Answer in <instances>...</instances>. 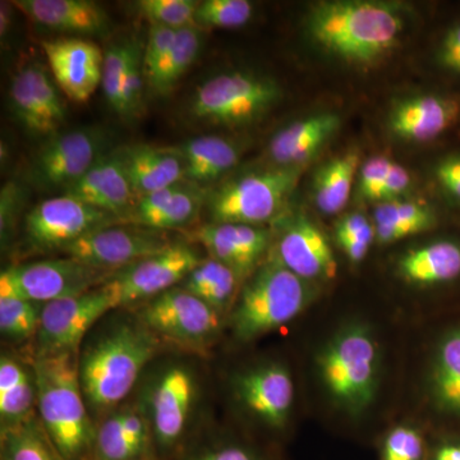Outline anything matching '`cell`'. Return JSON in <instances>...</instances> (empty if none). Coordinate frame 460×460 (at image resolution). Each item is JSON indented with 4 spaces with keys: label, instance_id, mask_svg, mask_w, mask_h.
Returning <instances> with one entry per match:
<instances>
[{
    "label": "cell",
    "instance_id": "7a4b0ae2",
    "mask_svg": "<svg viewBox=\"0 0 460 460\" xmlns=\"http://www.w3.org/2000/svg\"><path fill=\"white\" fill-rule=\"evenodd\" d=\"M78 359V352H68L35 357L32 363L39 420L63 460H91L95 444Z\"/></svg>",
    "mask_w": 460,
    "mask_h": 460
},
{
    "label": "cell",
    "instance_id": "ee69618b",
    "mask_svg": "<svg viewBox=\"0 0 460 460\" xmlns=\"http://www.w3.org/2000/svg\"><path fill=\"white\" fill-rule=\"evenodd\" d=\"M174 460H270L261 450L250 445L226 441L186 449Z\"/></svg>",
    "mask_w": 460,
    "mask_h": 460
},
{
    "label": "cell",
    "instance_id": "7402d4cb",
    "mask_svg": "<svg viewBox=\"0 0 460 460\" xmlns=\"http://www.w3.org/2000/svg\"><path fill=\"white\" fill-rule=\"evenodd\" d=\"M13 5L33 22L56 31L93 35L109 30L107 12L91 0H16Z\"/></svg>",
    "mask_w": 460,
    "mask_h": 460
},
{
    "label": "cell",
    "instance_id": "44dd1931",
    "mask_svg": "<svg viewBox=\"0 0 460 460\" xmlns=\"http://www.w3.org/2000/svg\"><path fill=\"white\" fill-rule=\"evenodd\" d=\"M458 102L422 95L402 100L389 115L390 131L401 140L428 142L438 137L458 119Z\"/></svg>",
    "mask_w": 460,
    "mask_h": 460
},
{
    "label": "cell",
    "instance_id": "5bb4252c",
    "mask_svg": "<svg viewBox=\"0 0 460 460\" xmlns=\"http://www.w3.org/2000/svg\"><path fill=\"white\" fill-rule=\"evenodd\" d=\"M114 217L80 199L62 195L36 205L26 217L25 232L35 247L63 250L87 233L109 226Z\"/></svg>",
    "mask_w": 460,
    "mask_h": 460
},
{
    "label": "cell",
    "instance_id": "60d3db41",
    "mask_svg": "<svg viewBox=\"0 0 460 460\" xmlns=\"http://www.w3.org/2000/svg\"><path fill=\"white\" fill-rule=\"evenodd\" d=\"M202 196L198 186L195 189L181 184L172 196L164 211L157 217L151 229L165 232V230L181 229L190 226L198 217L201 208Z\"/></svg>",
    "mask_w": 460,
    "mask_h": 460
},
{
    "label": "cell",
    "instance_id": "816d5d0a",
    "mask_svg": "<svg viewBox=\"0 0 460 460\" xmlns=\"http://www.w3.org/2000/svg\"><path fill=\"white\" fill-rule=\"evenodd\" d=\"M426 460H460V441H440L429 449Z\"/></svg>",
    "mask_w": 460,
    "mask_h": 460
},
{
    "label": "cell",
    "instance_id": "8fae6325",
    "mask_svg": "<svg viewBox=\"0 0 460 460\" xmlns=\"http://www.w3.org/2000/svg\"><path fill=\"white\" fill-rule=\"evenodd\" d=\"M109 277L107 271L90 268L69 257L12 266L0 275V298L45 305L89 292Z\"/></svg>",
    "mask_w": 460,
    "mask_h": 460
},
{
    "label": "cell",
    "instance_id": "8d00e7d4",
    "mask_svg": "<svg viewBox=\"0 0 460 460\" xmlns=\"http://www.w3.org/2000/svg\"><path fill=\"white\" fill-rule=\"evenodd\" d=\"M252 16L253 4L247 0H204L199 2L195 23L199 29H238Z\"/></svg>",
    "mask_w": 460,
    "mask_h": 460
},
{
    "label": "cell",
    "instance_id": "d6a6232c",
    "mask_svg": "<svg viewBox=\"0 0 460 460\" xmlns=\"http://www.w3.org/2000/svg\"><path fill=\"white\" fill-rule=\"evenodd\" d=\"M91 460H156L153 453L133 443L124 431L120 411L102 420L96 428Z\"/></svg>",
    "mask_w": 460,
    "mask_h": 460
},
{
    "label": "cell",
    "instance_id": "f6af8a7d",
    "mask_svg": "<svg viewBox=\"0 0 460 460\" xmlns=\"http://www.w3.org/2000/svg\"><path fill=\"white\" fill-rule=\"evenodd\" d=\"M393 162L387 156L378 155L371 157L363 164L359 172V193L363 199L370 201L380 199L381 190L385 183Z\"/></svg>",
    "mask_w": 460,
    "mask_h": 460
},
{
    "label": "cell",
    "instance_id": "3957f363",
    "mask_svg": "<svg viewBox=\"0 0 460 460\" xmlns=\"http://www.w3.org/2000/svg\"><path fill=\"white\" fill-rule=\"evenodd\" d=\"M159 347L160 339L138 319L118 323L100 335L78 359L86 402L100 411L122 402Z\"/></svg>",
    "mask_w": 460,
    "mask_h": 460
},
{
    "label": "cell",
    "instance_id": "603a6c76",
    "mask_svg": "<svg viewBox=\"0 0 460 460\" xmlns=\"http://www.w3.org/2000/svg\"><path fill=\"white\" fill-rule=\"evenodd\" d=\"M341 118L334 113L311 115L278 132L269 145V156L278 166H301L319 153L338 132Z\"/></svg>",
    "mask_w": 460,
    "mask_h": 460
},
{
    "label": "cell",
    "instance_id": "cb8c5ba5",
    "mask_svg": "<svg viewBox=\"0 0 460 460\" xmlns=\"http://www.w3.org/2000/svg\"><path fill=\"white\" fill-rule=\"evenodd\" d=\"M119 153L136 199L184 181L181 160L166 147L135 145Z\"/></svg>",
    "mask_w": 460,
    "mask_h": 460
},
{
    "label": "cell",
    "instance_id": "ab89813d",
    "mask_svg": "<svg viewBox=\"0 0 460 460\" xmlns=\"http://www.w3.org/2000/svg\"><path fill=\"white\" fill-rule=\"evenodd\" d=\"M428 454L425 436L410 425L390 429L380 447V460H426Z\"/></svg>",
    "mask_w": 460,
    "mask_h": 460
},
{
    "label": "cell",
    "instance_id": "30bf717a",
    "mask_svg": "<svg viewBox=\"0 0 460 460\" xmlns=\"http://www.w3.org/2000/svg\"><path fill=\"white\" fill-rule=\"evenodd\" d=\"M136 319L160 341L198 350L210 344L220 328V314L180 286L145 302Z\"/></svg>",
    "mask_w": 460,
    "mask_h": 460
},
{
    "label": "cell",
    "instance_id": "4dcf8cb0",
    "mask_svg": "<svg viewBox=\"0 0 460 460\" xmlns=\"http://www.w3.org/2000/svg\"><path fill=\"white\" fill-rule=\"evenodd\" d=\"M239 277L232 269L214 259L204 260L180 287L214 308L217 314L229 310L234 301Z\"/></svg>",
    "mask_w": 460,
    "mask_h": 460
},
{
    "label": "cell",
    "instance_id": "ba28073f",
    "mask_svg": "<svg viewBox=\"0 0 460 460\" xmlns=\"http://www.w3.org/2000/svg\"><path fill=\"white\" fill-rule=\"evenodd\" d=\"M198 383L189 366H168L151 384L146 416L153 429L156 460H174L186 447L187 429Z\"/></svg>",
    "mask_w": 460,
    "mask_h": 460
},
{
    "label": "cell",
    "instance_id": "ac0fdd59",
    "mask_svg": "<svg viewBox=\"0 0 460 460\" xmlns=\"http://www.w3.org/2000/svg\"><path fill=\"white\" fill-rule=\"evenodd\" d=\"M277 260L305 281L332 279L338 271L329 239L305 215L295 217L284 228L278 239Z\"/></svg>",
    "mask_w": 460,
    "mask_h": 460
},
{
    "label": "cell",
    "instance_id": "d590c367",
    "mask_svg": "<svg viewBox=\"0 0 460 460\" xmlns=\"http://www.w3.org/2000/svg\"><path fill=\"white\" fill-rule=\"evenodd\" d=\"M40 304L17 298H0V332L13 341H29L40 326Z\"/></svg>",
    "mask_w": 460,
    "mask_h": 460
},
{
    "label": "cell",
    "instance_id": "484cf974",
    "mask_svg": "<svg viewBox=\"0 0 460 460\" xmlns=\"http://www.w3.org/2000/svg\"><path fill=\"white\" fill-rule=\"evenodd\" d=\"M402 279L414 286H436L460 277V244L438 241L408 251L398 262Z\"/></svg>",
    "mask_w": 460,
    "mask_h": 460
},
{
    "label": "cell",
    "instance_id": "c3c4849f",
    "mask_svg": "<svg viewBox=\"0 0 460 460\" xmlns=\"http://www.w3.org/2000/svg\"><path fill=\"white\" fill-rule=\"evenodd\" d=\"M375 238H376V233L374 228L354 237L339 239L337 243L350 261L361 262L367 256Z\"/></svg>",
    "mask_w": 460,
    "mask_h": 460
},
{
    "label": "cell",
    "instance_id": "f5cc1de1",
    "mask_svg": "<svg viewBox=\"0 0 460 460\" xmlns=\"http://www.w3.org/2000/svg\"><path fill=\"white\" fill-rule=\"evenodd\" d=\"M12 25V5L9 3L2 2L0 7V35L4 38L9 32Z\"/></svg>",
    "mask_w": 460,
    "mask_h": 460
},
{
    "label": "cell",
    "instance_id": "f1b7e54d",
    "mask_svg": "<svg viewBox=\"0 0 460 460\" xmlns=\"http://www.w3.org/2000/svg\"><path fill=\"white\" fill-rule=\"evenodd\" d=\"M374 219L375 233L381 244L394 243L411 235L428 232L436 224L431 208L405 199L380 202L375 208Z\"/></svg>",
    "mask_w": 460,
    "mask_h": 460
},
{
    "label": "cell",
    "instance_id": "bcb514c9",
    "mask_svg": "<svg viewBox=\"0 0 460 460\" xmlns=\"http://www.w3.org/2000/svg\"><path fill=\"white\" fill-rule=\"evenodd\" d=\"M411 178L404 166L393 163L389 175L380 193V202L394 201L410 190Z\"/></svg>",
    "mask_w": 460,
    "mask_h": 460
},
{
    "label": "cell",
    "instance_id": "b9f144b4",
    "mask_svg": "<svg viewBox=\"0 0 460 460\" xmlns=\"http://www.w3.org/2000/svg\"><path fill=\"white\" fill-rule=\"evenodd\" d=\"M144 51L137 42H133L131 56L124 72L122 89V117L133 118L140 115L144 108Z\"/></svg>",
    "mask_w": 460,
    "mask_h": 460
},
{
    "label": "cell",
    "instance_id": "1f68e13d",
    "mask_svg": "<svg viewBox=\"0 0 460 460\" xmlns=\"http://www.w3.org/2000/svg\"><path fill=\"white\" fill-rule=\"evenodd\" d=\"M0 460H63L42 429L32 420L16 428L2 429Z\"/></svg>",
    "mask_w": 460,
    "mask_h": 460
},
{
    "label": "cell",
    "instance_id": "7dc6e473",
    "mask_svg": "<svg viewBox=\"0 0 460 460\" xmlns=\"http://www.w3.org/2000/svg\"><path fill=\"white\" fill-rule=\"evenodd\" d=\"M438 59L445 68L460 74V23L445 35Z\"/></svg>",
    "mask_w": 460,
    "mask_h": 460
},
{
    "label": "cell",
    "instance_id": "4fadbf2b",
    "mask_svg": "<svg viewBox=\"0 0 460 460\" xmlns=\"http://www.w3.org/2000/svg\"><path fill=\"white\" fill-rule=\"evenodd\" d=\"M111 310H114L113 302L102 286L45 304L35 337V357L78 352L87 332Z\"/></svg>",
    "mask_w": 460,
    "mask_h": 460
},
{
    "label": "cell",
    "instance_id": "2e32d148",
    "mask_svg": "<svg viewBox=\"0 0 460 460\" xmlns=\"http://www.w3.org/2000/svg\"><path fill=\"white\" fill-rule=\"evenodd\" d=\"M238 401L259 422L271 429H286L295 402V384L280 363H266L235 378Z\"/></svg>",
    "mask_w": 460,
    "mask_h": 460
},
{
    "label": "cell",
    "instance_id": "f35d334b",
    "mask_svg": "<svg viewBox=\"0 0 460 460\" xmlns=\"http://www.w3.org/2000/svg\"><path fill=\"white\" fill-rule=\"evenodd\" d=\"M133 42L111 45L104 53L102 63V90L109 107L122 115V89L124 72L131 56Z\"/></svg>",
    "mask_w": 460,
    "mask_h": 460
},
{
    "label": "cell",
    "instance_id": "836d02e7",
    "mask_svg": "<svg viewBox=\"0 0 460 460\" xmlns=\"http://www.w3.org/2000/svg\"><path fill=\"white\" fill-rule=\"evenodd\" d=\"M201 45L202 33L199 27L190 26L178 30L171 54L153 89L154 93L157 95H168L198 59Z\"/></svg>",
    "mask_w": 460,
    "mask_h": 460
},
{
    "label": "cell",
    "instance_id": "f907efd6",
    "mask_svg": "<svg viewBox=\"0 0 460 460\" xmlns=\"http://www.w3.org/2000/svg\"><path fill=\"white\" fill-rule=\"evenodd\" d=\"M374 228L375 226H372L370 220L365 215H345L335 226V239L339 241V239L354 237V235L362 234V233Z\"/></svg>",
    "mask_w": 460,
    "mask_h": 460
},
{
    "label": "cell",
    "instance_id": "277c9868",
    "mask_svg": "<svg viewBox=\"0 0 460 460\" xmlns=\"http://www.w3.org/2000/svg\"><path fill=\"white\" fill-rule=\"evenodd\" d=\"M316 368L332 401L361 416L376 399L380 381V349L371 329L362 323L339 329L317 353Z\"/></svg>",
    "mask_w": 460,
    "mask_h": 460
},
{
    "label": "cell",
    "instance_id": "7c38bea8",
    "mask_svg": "<svg viewBox=\"0 0 460 460\" xmlns=\"http://www.w3.org/2000/svg\"><path fill=\"white\" fill-rule=\"evenodd\" d=\"M174 244L164 232L142 226H100L63 248L69 259L102 271L122 270Z\"/></svg>",
    "mask_w": 460,
    "mask_h": 460
},
{
    "label": "cell",
    "instance_id": "e0dca14e",
    "mask_svg": "<svg viewBox=\"0 0 460 460\" xmlns=\"http://www.w3.org/2000/svg\"><path fill=\"white\" fill-rule=\"evenodd\" d=\"M51 75L66 98L86 102L102 86L104 54L98 45L83 39L42 41Z\"/></svg>",
    "mask_w": 460,
    "mask_h": 460
},
{
    "label": "cell",
    "instance_id": "83f0119b",
    "mask_svg": "<svg viewBox=\"0 0 460 460\" xmlns=\"http://www.w3.org/2000/svg\"><path fill=\"white\" fill-rule=\"evenodd\" d=\"M429 389L440 410L460 417V326L449 330L438 341Z\"/></svg>",
    "mask_w": 460,
    "mask_h": 460
},
{
    "label": "cell",
    "instance_id": "f546056e",
    "mask_svg": "<svg viewBox=\"0 0 460 460\" xmlns=\"http://www.w3.org/2000/svg\"><path fill=\"white\" fill-rule=\"evenodd\" d=\"M359 155L348 153L321 166L314 177V202L323 214L341 213L349 201Z\"/></svg>",
    "mask_w": 460,
    "mask_h": 460
},
{
    "label": "cell",
    "instance_id": "9a60e30c",
    "mask_svg": "<svg viewBox=\"0 0 460 460\" xmlns=\"http://www.w3.org/2000/svg\"><path fill=\"white\" fill-rule=\"evenodd\" d=\"M102 140V136L93 129L53 136L36 155L33 180L45 189H69L104 154Z\"/></svg>",
    "mask_w": 460,
    "mask_h": 460
},
{
    "label": "cell",
    "instance_id": "d6986e66",
    "mask_svg": "<svg viewBox=\"0 0 460 460\" xmlns=\"http://www.w3.org/2000/svg\"><path fill=\"white\" fill-rule=\"evenodd\" d=\"M195 235L210 259L228 266L239 279L255 270L270 244L268 230L246 224H206Z\"/></svg>",
    "mask_w": 460,
    "mask_h": 460
},
{
    "label": "cell",
    "instance_id": "6da1fadb",
    "mask_svg": "<svg viewBox=\"0 0 460 460\" xmlns=\"http://www.w3.org/2000/svg\"><path fill=\"white\" fill-rule=\"evenodd\" d=\"M404 22L396 8L365 0L321 2L311 8L307 30L314 41L332 56L368 65L394 49Z\"/></svg>",
    "mask_w": 460,
    "mask_h": 460
},
{
    "label": "cell",
    "instance_id": "e575fe53",
    "mask_svg": "<svg viewBox=\"0 0 460 460\" xmlns=\"http://www.w3.org/2000/svg\"><path fill=\"white\" fill-rule=\"evenodd\" d=\"M9 99L18 122L27 132L36 136H54L36 98L26 66L12 80Z\"/></svg>",
    "mask_w": 460,
    "mask_h": 460
},
{
    "label": "cell",
    "instance_id": "4316f807",
    "mask_svg": "<svg viewBox=\"0 0 460 460\" xmlns=\"http://www.w3.org/2000/svg\"><path fill=\"white\" fill-rule=\"evenodd\" d=\"M36 385L33 374L16 359L0 361V420L2 429L35 420Z\"/></svg>",
    "mask_w": 460,
    "mask_h": 460
},
{
    "label": "cell",
    "instance_id": "74e56055",
    "mask_svg": "<svg viewBox=\"0 0 460 460\" xmlns=\"http://www.w3.org/2000/svg\"><path fill=\"white\" fill-rule=\"evenodd\" d=\"M199 2L193 0H140L137 8L151 25L169 27L172 30L196 26L195 14Z\"/></svg>",
    "mask_w": 460,
    "mask_h": 460
},
{
    "label": "cell",
    "instance_id": "9c48e42d",
    "mask_svg": "<svg viewBox=\"0 0 460 460\" xmlns=\"http://www.w3.org/2000/svg\"><path fill=\"white\" fill-rule=\"evenodd\" d=\"M204 261L195 247L174 243L162 252L111 274L102 287L114 308L147 302L181 281Z\"/></svg>",
    "mask_w": 460,
    "mask_h": 460
},
{
    "label": "cell",
    "instance_id": "5b68a950",
    "mask_svg": "<svg viewBox=\"0 0 460 460\" xmlns=\"http://www.w3.org/2000/svg\"><path fill=\"white\" fill-rule=\"evenodd\" d=\"M308 281L277 259L253 272L235 299L229 325L238 341H250L286 325L314 301Z\"/></svg>",
    "mask_w": 460,
    "mask_h": 460
},
{
    "label": "cell",
    "instance_id": "681fc988",
    "mask_svg": "<svg viewBox=\"0 0 460 460\" xmlns=\"http://www.w3.org/2000/svg\"><path fill=\"white\" fill-rule=\"evenodd\" d=\"M436 175L447 192L460 199V157H449L438 164Z\"/></svg>",
    "mask_w": 460,
    "mask_h": 460
},
{
    "label": "cell",
    "instance_id": "7bdbcfd3",
    "mask_svg": "<svg viewBox=\"0 0 460 460\" xmlns=\"http://www.w3.org/2000/svg\"><path fill=\"white\" fill-rule=\"evenodd\" d=\"M177 31L178 30L160 25L150 27L147 44L144 50V72L146 84L151 90L155 87L160 74L164 68Z\"/></svg>",
    "mask_w": 460,
    "mask_h": 460
},
{
    "label": "cell",
    "instance_id": "52a82bcc",
    "mask_svg": "<svg viewBox=\"0 0 460 460\" xmlns=\"http://www.w3.org/2000/svg\"><path fill=\"white\" fill-rule=\"evenodd\" d=\"M301 166H278L228 181L208 199L213 223L256 226L272 219L295 190Z\"/></svg>",
    "mask_w": 460,
    "mask_h": 460
},
{
    "label": "cell",
    "instance_id": "8992f818",
    "mask_svg": "<svg viewBox=\"0 0 460 460\" xmlns=\"http://www.w3.org/2000/svg\"><path fill=\"white\" fill-rule=\"evenodd\" d=\"M279 84L250 72H228L199 84L190 111L199 122L243 126L260 119L280 99Z\"/></svg>",
    "mask_w": 460,
    "mask_h": 460
},
{
    "label": "cell",
    "instance_id": "d4e9b609",
    "mask_svg": "<svg viewBox=\"0 0 460 460\" xmlns=\"http://www.w3.org/2000/svg\"><path fill=\"white\" fill-rule=\"evenodd\" d=\"M181 160L184 181L193 186L210 183L237 164L238 148L219 136H199L175 146H165Z\"/></svg>",
    "mask_w": 460,
    "mask_h": 460
},
{
    "label": "cell",
    "instance_id": "ffe728a7",
    "mask_svg": "<svg viewBox=\"0 0 460 460\" xmlns=\"http://www.w3.org/2000/svg\"><path fill=\"white\" fill-rule=\"evenodd\" d=\"M63 195L80 199L115 217L131 210L136 202L119 150L102 154L86 174Z\"/></svg>",
    "mask_w": 460,
    "mask_h": 460
}]
</instances>
